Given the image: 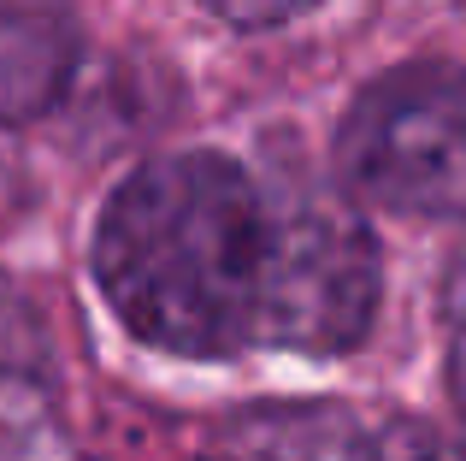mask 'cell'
Wrapping results in <instances>:
<instances>
[{
  "label": "cell",
  "mask_w": 466,
  "mask_h": 461,
  "mask_svg": "<svg viewBox=\"0 0 466 461\" xmlns=\"http://www.w3.org/2000/svg\"><path fill=\"white\" fill-rule=\"evenodd\" d=\"M47 373L0 367V461H77Z\"/></svg>",
  "instance_id": "obj_5"
},
{
  "label": "cell",
  "mask_w": 466,
  "mask_h": 461,
  "mask_svg": "<svg viewBox=\"0 0 466 461\" xmlns=\"http://www.w3.org/2000/svg\"><path fill=\"white\" fill-rule=\"evenodd\" d=\"M95 278L125 332L166 355H337L372 325L378 242L337 184L183 149L106 196Z\"/></svg>",
  "instance_id": "obj_1"
},
{
  "label": "cell",
  "mask_w": 466,
  "mask_h": 461,
  "mask_svg": "<svg viewBox=\"0 0 466 461\" xmlns=\"http://www.w3.org/2000/svg\"><path fill=\"white\" fill-rule=\"evenodd\" d=\"M77 66V30L59 6L0 0V130L30 125L66 95Z\"/></svg>",
  "instance_id": "obj_3"
},
{
  "label": "cell",
  "mask_w": 466,
  "mask_h": 461,
  "mask_svg": "<svg viewBox=\"0 0 466 461\" xmlns=\"http://www.w3.org/2000/svg\"><path fill=\"white\" fill-rule=\"evenodd\" d=\"M372 461H466V450L449 432L425 426V420H396V426L378 432Z\"/></svg>",
  "instance_id": "obj_7"
},
{
  "label": "cell",
  "mask_w": 466,
  "mask_h": 461,
  "mask_svg": "<svg viewBox=\"0 0 466 461\" xmlns=\"http://www.w3.org/2000/svg\"><path fill=\"white\" fill-rule=\"evenodd\" d=\"M24 208H30V172H24L18 149L0 137V225H12Z\"/></svg>",
  "instance_id": "obj_10"
},
{
  "label": "cell",
  "mask_w": 466,
  "mask_h": 461,
  "mask_svg": "<svg viewBox=\"0 0 466 461\" xmlns=\"http://www.w3.org/2000/svg\"><path fill=\"white\" fill-rule=\"evenodd\" d=\"M337 166L378 208L466 225V66L413 59L372 77L342 118Z\"/></svg>",
  "instance_id": "obj_2"
},
{
  "label": "cell",
  "mask_w": 466,
  "mask_h": 461,
  "mask_svg": "<svg viewBox=\"0 0 466 461\" xmlns=\"http://www.w3.org/2000/svg\"><path fill=\"white\" fill-rule=\"evenodd\" d=\"M0 367H30L47 373V332H42V313L35 302L0 272Z\"/></svg>",
  "instance_id": "obj_6"
},
{
  "label": "cell",
  "mask_w": 466,
  "mask_h": 461,
  "mask_svg": "<svg viewBox=\"0 0 466 461\" xmlns=\"http://www.w3.org/2000/svg\"><path fill=\"white\" fill-rule=\"evenodd\" d=\"M230 461H360V438L342 415H248L230 426Z\"/></svg>",
  "instance_id": "obj_4"
},
{
  "label": "cell",
  "mask_w": 466,
  "mask_h": 461,
  "mask_svg": "<svg viewBox=\"0 0 466 461\" xmlns=\"http://www.w3.org/2000/svg\"><path fill=\"white\" fill-rule=\"evenodd\" d=\"M443 320H449V391H455L461 415H466V249L449 272V290H443Z\"/></svg>",
  "instance_id": "obj_8"
},
{
  "label": "cell",
  "mask_w": 466,
  "mask_h": 461,
  "mask_svg": "<svg viewBox=\"0 0 466 461\" xmlns=\"http://www.w3.org/2000/svg\"><path fill=\"white\" fill-rule=\"evenodd\" d=\"M213 18L237 24V30H272V24H289L301 12H313L319 0H201Z\"/></svg>",
  "instance_id": "obj_9"
}]
</instances>
